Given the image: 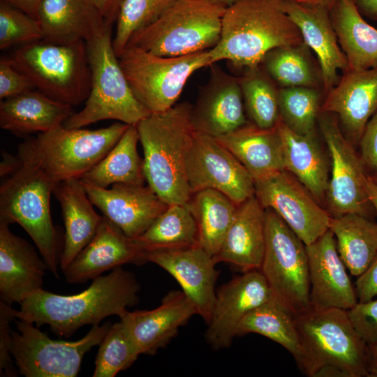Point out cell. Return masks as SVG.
I'll return each instance as SVG.
<instances>
[{
    "instance_id": "obj_44",
    "label": "cell",
    "mask_w": 377,
    "mask_h": 377,
    "mask_svg": "<svg viewBox=\"0 0 377 377\" xmlns=\"http://www.w3.org/2000/svg\"><path fill=\"white\" fill-rule=\"evenodd\" d=\"M15 318L12 305L0 301V376H17V369L12 355L13 337L10 322Z\"/></svg>"
},
{
    "instance_id": "obj_45",
    "label": "cell",
    "mask_w": 377,
    "mask_h": 377,
    "mask_svg": "<svg viewBox=\"0 0 377 377\" xmlns=\"http://www.w3.org/2000/svg\"><path fill=\"white\" fill-rule=\"evenodd\" d=\"M349 318L360 337L368 344L377 343V299L357 302L347 310Z\"/></svg>"
},
{
    "instance_id": "obj_28",
    "label": "cell",
    "mask_w": 377,
    "mask_h": 377,
    "mask_svg": "<svg viewBox=\"0 0 377 377\" xmlns=\"http://www.w3.org/2000/svg\"><path fill=\"white\" fill-rule=\"evenodd\" d=\"M53 194L61 205L65 226L59 265L63 272L95 236L103 216L94 209L80 179L59 182Z\"/></svg>"
},
{
    "instance_id": "obj_19",
    "label": "cell",
    "mask_w": 377,
    "mask_h": 377,
    "mask_svg": "<svg viewBox=\"0 0 377 377\" xmlns=\"http://www.w3.org/2000/svg\"><path fill=\"white\" fill-rule=\"evenodd\" d=\"M310 280L311 309L349 310L358 302L355 288L339 256L335 237L329 229L306 246Z\"/></svg>"
},
{
    "instance_id": "obj_53",
    "label": "cell",
    "mask_w": 377,
    "mask_h": 377,
    "mask_svg": "<svg viewBox=\"0 0 377 377\" xmlns=\"http://www.w3.org/2000/svg\"><path fill=\"white\" fill-rule=\"evenodd\" d=\"M299 3L310 6H316L321 7L330 10L334 4L339 0H295Z\"/></svg>"
},
{
    "instance_id": "obj_47",
    "label": "cell",
    "mask_w": 377,
    "mask_h": 377,
    "mask_svg": "<svg viewBox=\"0 0 377 377\" xmlns=\"http://www.w3.org/2000/svg\"><path fill=\"white\" fill-rule=\"evenodd\" d=\"M360 156L367 170L377 175V111L367 123L360 142Z\"/></svg>"
},
{
    "instance_id": "obj_14",
    "label": "cell",
    "mask_w": 377,
    "mask_h": 377,
    "mask_svg": "<svg viewBox=\"0 0 377 377\" xmlns=\"http://www.w3.org/2000/svg\"><path fill=\"white\" fill-rule=\"evenodd\" d=\"M186 170L192 195L214 189L237 205L255 195L254 179L242 164L214 137L195 131Z\"/></svg>"
},
{
    "instance_id": "obj_12",
    "label": "cell",
    "mask_w": 377,
    "mask_h": 377,
    "mask_svg": "<svg viewBox=\"0 0 377 377\" xmlns=\"http://www.w3.org/2000/svg\"><path fill=\"white\" fill-rule=\"evenodd\" d=\"M15 323L12 355L18 373L25 377L76 376L85 353L99 346L111 325H94L82 339L67 341L51 339L29 321Z\"/></svg>"
},
{
    "instance_id": "obj_27",
    "label": "cell",
    "mask_w": 377,
    "mask_h": 377,
    "mask_svg": "<svg viewBox=\"0 0 377 377\" xmlns=\"http://www.w3.org/2000/svg\"><path fill=\"white\" fill-rule=\"evenodd\" d=\"M38 20L43 40L57 44L87 42L109 25L91 0H43Z\"/></svg>"
},
{
    "instance_id": "obj_20",
    "label": "cell",
    "mask_w": 377,
    "mask_h": 377,
    "mask_svg": "<svg viewBox=\"0 0 377 377\" xmlns=\"http://www.w3.org/2000/svg\"><path fill=\"white\" fill-rule=\"evenodd\" d=\"M147 262L156 264L172 275L194 304L197 314L208 325L216 298L215 284L220 273L213 256L200 246L146 253Z\"/></svg>"
},
{
    "instance_id": "obj_13",
    "label": "cell",
    "mask_w": 377,
    "mask_h": 377,
    "mask_svg": "<svg viewBox=\"0 0 377 377\" xmlns=\"http://www.w3.org/2000/svg\"><path fill=\"white\" fill-rule=\"evenodd\" d=\"M318 124L332 163L325 198L327 212L332 217L354 213L369 218L374 207L367 187L369 175L360 155L331 114L320 112Z\"/></svg>"
},
{
    "instance_id": "obj_39",
    "label": "cell",
    "mask_w": 377,
    "mask_h": 377,
    "mask_svg": "<svg viewBox=\"0 0 377 377\" xmlns=\"http://www.w3.org/2000/svg\"><path fill=\"white\" fill-rule=\"evenodd\" d=\"M239 79L250 122L262 128L275 127L280 119L275 82L261 65L246 70Z\"/></svg>"
},
{
    "instance_id": "obj_42",
    "label": "cell",
    "mask_w": 377,
    "mask_h": 377,
    "mask_svg": "<svg viewBox=\"0 0 377 377\" xmlns=\"http://www.w3.org/2000/svg\"><path fill=\"white\" fill-rule=\"evenodd\" d=\"M175 0H124L116 20L112 40L113 47L119 57L137 31L154 21Z\"/></svg>"
},
{
    "instance_id": "obj_34",
    "label": "cell",
    "mask_w": 377,
    "mask_h": 377,
    "mask_svg": "<svg viewBox=\"0 0 377 377\" xmlns=\"http://www.w3.org/2000/svg\"><path fill=\"white\" fill-rule=\"evenodd\" d=\"M139 134L135 126H129L114 147L81 180L106 188L114 184L144 185L146 181L143 159L137 150Z\"/></svg>"
},
{
    "instance_id": "obj_46",
    "label": "cell",
    "mask_w": 377,
    "mask_h": 377,
    "mask_svg": "<svg viewBox=\"0 0 377 377\" xmlns=\"http://www.w3.org/2000/svg\"><path fill=\"white\" fill-rule=\"evenodd\" d=\"M34 87L29 80L11 64L8 57L0 59V99L17 96Z\"/></svg>"
},
{
    "instance_id": "obj_29",
    "label": "cell",
    "mask_w": 377,
    "mask_h": 377,
    "mask_svg": "<svg viewBox=\"0 0 377 377\" xmlns=\"http://www.w3.org/2000/svg\"><path fill=\"white\" fill-rule=\"evenodd\" d=\"M214 138L236 157L254 181L284 170L281 141L276 126L262 128L249 121Z\"/></svg>"
},
{
    "instance_id": "obj_21",
    "label": "cell",
    "mask_w": 377,
    "mask_h": 377,
    "mask_svg": "<svg viewBox=\"0 0 377 377\" xmlns=\"http://www.w3.org/2000/svg\"><path fill=\"white\" fill-rule=\"evenodd\" d=\"M146 254L117 226L103 216L90 242L63 271L69 283H82L123 265L143 264Z\"/></svg>"
},
{
    "instance_id": "obj_38",
    "label": "cell",
    "mask_w": 377,
    "mask_h": 377,
    "mask_svg": "<svg viewBox=\"0 0 377 377\" xmlns=\"http://www.w3.org/2000/svg\"><path fill=\"white\" fill-rule=\"evenodd\" d=\"M256 333L286 348L295 359L300 340L295 318L273 298L248 313L237 325L236 336Z\"/></svg>"
},
{
    "instance_id": "obj_43",
    "label": "cell",
    "mask_w": 377,
    "mask_h": 377,
    "mask_svg": "<svg viewBox=\"0 0 377 377\" xmlns=\"http://www.w3.org/2000/svg\"><path fill=\"white\" fill-rule=\"evenodd\" d=\"M43 39L38 20L14 6L0 3V49L23 45Z\"/></svg>"
},
{
    "instance_id": "obj_5",
    "label": "cell",
    "mask_w": 377,
    "mask_h": 377,
    "mask_svg": "<svg viewBox=\"0 0 377 377\" xmlns=\"http://www.w3.org/2000/svg\"><path fill=\"white\" fill-rule=\"evenodd\" d=\"M129 126L115 122L89 130L61 125L20 145L17 156L36 165L55 185L81 179L108 154Z\"/></svg>"
},
{
    "instance_id": "obj_41",
    "label": "cell",
    "mask_w": 377,
    "mask_h": 377,
    "mask_svg": "<svg viewBox=\"0 0 377 377\" xmlns=\"http://www.w3.org/2000/svg\"><path fill=\"white\" fill-rule=\"evenodd\" d=\"M140 352L125 322L110 325L99 344L93 377H114L138 359Z\"/></svg>"
},
{
    "instance_id": "obj_4",
    "label": "cell",
    "mask_w": 377,
    "mask_h": 377,
    "mask_svg": "<svg viewBox=\"0 0 377 377\" xmlns=\"http://www.w3.org/2000/svg\"><path fill=\"white\" fill-rule=\"evenodd\" d=\"M300 352L295 359L309 377H369V346L347 310L310 309L295 317Z\"/></svg>"
},
{
    "instance_id": "obj_15",
    "label": "cell",
    "mask_w": 377,
    "mask_h": 377,
    "mask_svg": "<svg viewBox=\"0 0 377 377\" xmlns=\"http://www.w3.org/2000/svg\"><path fill=\"white\" fill-rule=\"evenodd\" d=\"M254 183L261 205L278 214L306 246L329 230V212L290 172L284 170Z\"/></svg>"
},
{
    "instance_id": "obj_3",
    "label": "cell",
    "mask_w": 377,
    "mask_h": 377,
    "mask_svg": "<svg viewBox=\"0 0 377 377\" xmlns=\"http://www.w3.org/2000/svg\"><path fill=\"white\" fill-rule=\"evenodd\" d=\"M187 101L151 113L135 126L144 151L148 186L168 205L187 203L192 193L186 170L195 129Z\"/></svg>"
},
{
    "instance_id": "obj_16",
    "label": "cell",
    "mask_w": 377,
    "mask_h": 377,
    "mask_svg": "<svg viewBox=\"0 0 377 377\" xmlns=\"http://www.w3.org/2000/svg\"><path fill=\"white\" fill-rule=\"evenodd\" d=\"M221 286L216 298L205 339L214 349L227 348L236 337L237 325L251 311L272 299L260 269L243 272Z\"/></svg>"
},
{
    "instance_id": "obj_11",
    "label": "cell",
    "mask_w": 377,
    "mask_h": 377,
    "mask_svg": "<svg viewBox=\"0 0 377 377\" xmlns=\"http://www.w3.org/2000/svg\"><path fill=\"white\" fill-rule=\"evenodd\" d=\"M209 50L162 57L127 46L118 58L136 99L151 113H158L176 104L195 71L213 64Z\"/></svg>"
},
{
    "instance_id": "obj_40",
    "label": "cell",
    "mask_w": 377,
    "mask_h": 377,
    "mask_svg": "<svg viewBox=\"0 0 377 377\" xmlns=\"http://www.w3.org/2000/svg\"><path fill=\"white\" fill-rule=\"evenodd\" d=\"M321 94L319 88L306 87H280L279 105L280 119L293 131L300 135H314L320 112Z\"/></svg>"
},
{
    "instance_id": "obj_9",
    "label": "cell",
    "mask_w": 377,
    "mask_h": 377,
    "mask_svg": "<svg viewBox=\"0 0 377 377\" xmlns=\"http://www.w3.org/2000/svg\"><path fill=\"white\" fill-rule=\"evenodd\" d=\"M19 160L20 167L0 186V220L21 226L47 269L59 277L61 254L50 213V196L56 185L36 165Z\"/></svg>"
},
{
    "instance_id": "obj_48",
    "label": "cell",
    "mask_w": 377,
    "mask_h": 377,
    "mask_svg": "<svg viewBox=\"0 0 377 377\" xmlns=\"http://www.w3.org/2000/svg\"><path fill=\"white\" fill-rule=\"evenodd\" d=\"M358 302H364L377 296V257L355 283Z\"/></svg>"
},
{
    "instance_id": "obj_54",
    "label": "cell",
    "mask_w": 377,
    "mask_h": 377,
    "mask_svg": "<svg viewBox=\"0 0 377 377\" xmlns=\"http://www.w3.org/2000/svg\"><path fill=\"white\" fill-rule=\"evenodd\" d=\"M367 187L369 200L374 209L377 214V185L372 180L369 175H368L367 180Z\"/></svg>"
},
{
    "instance_id": "obj_17",
    "label": "cell",
    "mask_w": 377,
    "mask_h": 377,
    "mask_svg": "<svg viewBox=\"0 0 377 377\" xmlns=\"http://www.w3.org/2000/svg\"><path fill=\"white\" fill-rule=\"evenodd\" d=\"M82 183L92 204L132 239L169 207L149 186L119 183L103 188Z\"/></svg>"
},
{
    "instance_id": "obj_6",
    "label": "cell",
    "mask_w": 377,
    "mask_h": 377,
    "mask_svg": "<svg viewBox=\"0 0 377 377\" xmlns=\"http://www.w3.org/2000/svg\"><path fill=\"white\" fill-rule=\"evenodd\" d=\"M112 26L86 42L91 69V89L84 108L64 124L83 128L106 119L136 126L151 113L135 97L115 54Z\"/></svg>"
},
{
    "instance_id": "obj_55",
    "label": "cell",
    "mask_w": 377,
    "mask_h": 377,
    "mask_svg": "<svg viewBox=\"0 0 377 377\" xmlns=\"http://www.w3.org/2000/svg\"><path fill=\"white\" fill-rule=\"evenodd\" d=\"M209 1L216 3L222 4L226 6H228L230 4H231L232 2H234L235 0H209Z\"/></svg>"
},
{
    "instance_id": "obj_2",
    "label": "cell",
    "mask_w": 377,
    "mask_h": 377,
    "mask_svg": "<svg viewBox=\"0 0 377 377\" xmlns=\"http://www.w3.org/2000/svg\"><path fill=\"white\" fill-rule=\"evenodd\" d=\"M302 43L282 0H235L226 8L220 40L209 54L213 64L226 60L247 70L260 65L274 48Z\"/></svg>"
},
{
    "instance_id": "obj_23",
    "label": "cell",
    "mask_w": 377,
    "mask_h": 377,
    "mask_svg": "<svg viewBox=\"0 0 377 377\" xmlns=\"http://www.w3.org/2000/svg\"><path fill=\"white\" fill-rule=\"evenodd\" d=\"M376 111L377 66L343 73L320 106V112L337 114L348 140L358 144L367 123Z\"/></svg>"
},
{
    "instance_id": "obj_25",
    "label": "cell",
    "mask_w": 377,
    "mask_h": 377,
    "mask_svg": "<svg viewBox=\"0 0 377 377\" xmlns=\"http://www.w3.org/2000/svg\"><path fill=\"white\" fill-rule=\"evenodd\" d=\"M197 310L182 290H171L152 310L128 311L122 319L140 354L154 355L165 346Z\"/></svg>"
},
{
    "instance_id": "obj_32",
    "label": "cell",
    "mask_w": 377,
    "mask_h": 377,
    "mask_svg": "<svg viewBox=\"0 0 377 377\" xmlns=\"http://www.w3.org/2000/svg\"><path fill=\"white\" fill-rule=\"evenodd\" d=\"M339 44L348 70L377 66V29L368 24L353 0H339L330 10Z\"/></svg>"
},
{
    "instance_id": "obj_24",
    "label": "cell",
    "mask_w": 377,
    "mask_h": 377,
    "mask_svg": "<svg viewBox=\"0 0 377 377\" xmlns=\"http://www.w3.org/2000/svg\"><path fill=\"white\" fill-rule=\"evenodd\" d=\"M282 7L299 29L304 43L316 54L323 80V91L328 93L338 82V70H348L332 26L330 10L306 6L295 0H282Z\"/></svg>"
},
{
    "instance_id": "obj_31",
    "label": "cell",
    "mask_w": 377,
    "mask_h": 377,
    "mask_svg": "<svg viewBox=\"0 0 377 377\" xmlns=\"http://www.w3.org/2000/svg\"><path fill=\"white\" fill-rule=\"evenodd\" d=\"M276 128L281 141L284 170L295 176L322 205L325 201L330 177L327 160L315 134H297L281 119Z\"/></svg>"
},
{
    "instance_id": "obj_18",
    "label": "cell",
    "mask_w": 377,
    "mask_h": 377,
    "mask_svg": "<svg viewBox=\"0 0 377 377\" xmlns=\"http://www.w3.org/2000/svg\"><path fill=\"white\" fill-rule=\"evenodd\" d=\"M207 83L200 89L193 105L191 119L196 131L214 138L228 133L248 124L239 77L216 65Z\"/></svg>"
},
{
    "instance_id": "obj_51",
    "label": "cell",
    "mask_w": 377,
    "mask_h": 377,
    "mask_svg": "<svg viewBox=\"0 0 377 377\" xmlns=\"http://www.w3.org/2000/svg\"><path fill=\"white\" fill-rule=\"evenodd\" d=\"M353 1L362 16L377 21V0Z\"/></svg>"
},
{
    "instance_id": "obj_50",
    "label": "cell",
    "mask_w": 377,
    "mask_h": 377,
    "mask_svg": "<svg viewBox=\"0 0 377 377\" xmlns=\"http://www.w3.org/2000/svg\"><path fill=\"white\" fill-rule=\"evenodd\" d=\"M24 11L38 20V13L43 0H1Z\"/></svg>"
},
{
    "instance_id": "obj_30",
    "label": "cell",
    "mask_w": 377,
    "mask_h": 377,
    "mask_svg": "<svg viewBox=\"0 0 377 377\" xmlns=\"http://www.w3.org/2000/svg\"><path fill=\"white\" fill-rule=\"evenodd\" d=\"M72 110L33 89L1 101L0 127L17 136L45 133L63 125Z\"/></svg>"
},
{
    "instance_id": "obj_35",
    "label": "cell",
    "mask_w": 377,
    "mask_h": 377,
    "mask_svg": "<svg viewBox=\"0 0 377 377\" xmlns=\"http://www.w3.org/2000/svg\"><path fill=\"white\" fill-rule=\"evenodd\" d=\"M133 240L145 254L188 249L199 245L198 225L188 203L172 205Z\"/></svg>"
},
{
    "instance_id": "obj_8",
    "label": "cell",
    "mask_w": 377,
    "mask_h": 377,
    "mask_svg": "<svg viewBox=\"0 0 377 377\" xmlns=\"http://www.w3.org/2000/svg\"><path fill=\"white\" fill-rule=\"evenodd\" d=\"M226 7L209 0H175L155 21L135 32L127 46L162 57L212 49L220 40Z\"/></svg>"
},
{
    "instance_id": "obj_49",
    "label": "cell",
    "mask_w": 377,
    "mask_h": 377,
    "mask_svg": "<svg viewBox=\"0 0 377 377\" xmlns=\"http://www.w3.org/2000/svg\"><path fill=\"white\" fill-rule=\"evenodd\" d=\"M103 17L107 24L116 22L124 0H91Z\"/></svg>"
},
{
    "instance_id": "obj_1",
    "label": "cell",
    "mask_w": 377,
    "mask_h": 377,
    "mask_svg": "<svg viewBox=\"0 0 377 377\" xmlns=\"http://www.w3.org/2000/svg\"><path fill=\"white\" fill-rule=\"evenodd\" d=\"M140 284L133 273L121 267L93 279L88 288L72 295H61L43 288L20 304L15 318L51 330L66 338L86 325H98L105 318H123L128 308L138 302Z\"/></svg>"
},
{
    "instance_id": "obj_7",
    "label": "cell",
    "mask_w": 377,
    "mask_h": 377,
    "mask_svg": "<svg viewBox=\"0 0 377 377\" xmlns=\"http://www.w3.org/2000/svg\"><path fill=\"white\" fill-rule=\"evenodd\" d=\"M8 58L34 89L49 98L71 107L88 98L91 74L85 41L40 40L19 46Z\"/></svg>"
},
{
    "instance_id": "obj_36",
    "label": "cell",
    "mask_w": 377,
    "mask_h": 377,
    "mask_svg": "<svg viewBox=\"0 0 377 377\" xmlns=\"http://www.w3.org/2000/svg\"><path fill=\"white\" fill-rule=\"evenodd\" d=\"M187 203L198 225L199 246L214 256L233 221L237 205L225 194L210 188L194 193Z\"/></svg>"
},
{
    "instance_id": "obj_37",
    "label": "cell",
    "mask_w": 377,
    "mask_h": 377,
    "mask_svg": "<svg viewBox=\"0 0 377 377\" xmlns=\"http://www.w3.org/2000/svg\"><path fill=\"white\" fill-rule=\"evenodd\" d=\"M260 65L281 87L323 88L320 68L313 63L304 43L270 50Z\"/></svg>"
},
{
    "instance_id": "obj_57",
    "label": "cell",
    "mask_w": 377,
    "mask_h": 377,
    "mask_svg": "<svg viewBox=\"0 0 377 377\" xmlns=\"http://www.w3.org/2000/svg\"><path fill=\"white\" fill-rule=\"evenodd\" d=\"M283 1H287V0H283Z\"/></svg>"
},
{
    "instance_id": "obj_56",
    "label": "cell",
    "mask_w": 377,
    "mask_h": 377,
    "mask_svg": "<svg viewBox=\"0 0 377 377\" xmlns=\"http://www.w3.org/2000/svg\"><path fill=\"white\" fill-rule=\"evenodd\" d=\"M370 176H371L372 180L374 182V183L377 185V175H370Z\"/></svg>"
},
{
    "instance_id": "obj_33",
    "label": "cell",
    "mask_w": 377,
    "mask_h": 377,
    "mask_svg": "<svg viewBox=\"0 0 377 377\" xmlns=\"http://www.w3.org/2000/svg\"><path fill=\"white\" fill-rule=\"evenodd\" d=\"M329 229L350 274H362L377 257V223L364 215L350 213L332 217Z\"/></svg>"
},
{
    "instance_id": "obj_22",
    "label": "cell",
    "mask_w": 377,
    "mask_h": 377,
    "mask_svg": "<svg viewBox=\"0 0 377 377\" xmlns=\"http://www.w3.org/2000/svg\"><path fill=\"white\" fill-rule=\"evenodd\" d=\"M0 220V301L20 304L43 289L47 265L25 239Z\"/></svg>"
},
{
    "instance_id": "obj_10",
    "label": "cell",
    "mask_w": 377,
    "mask_h": 377,
    "mask_svg": "<svg viewBox=\"0 0 377 377\" xmlns=\"http://www.w3.org/2000/svg\"><path fill=\"white\" fill-rule=\"evenodd\" d=\"M260 271L273 300L294 318L311 309L306 245L269 208H266L265 249Z\"/></svg>"
},
{
    "instance_id": "obj_52",
    "label": "cell",
    "mask_w": 377,
    "mask_h": 377,
    "mask_svg": "<svg viewBox=\"0 0 377 377\" xmlns=\"http://www.w3.org/2000/svg\"><path fill=\"white\" fill-rule=\"evenodd\" d=\"M369 346L367 370L369 377H377V343Z\"/></svg>"
},
{
    "instance_id": "obj_26",
    "label": "cell",
    "mask_w": 377,
    "mask_h": 377,
    "mask_svg": "<svg viewBox=\"0 0 377 377\" xmlns=\"http://www.w3.org/2000/svg\"><path fill=\"white\" fill-rule=\"evenodd\" d=\"M266 209L254 195L237 207L218 253L216 263L233 265L242 272L260 269L265 249Z\"/></svg>"
}]
</instances>
